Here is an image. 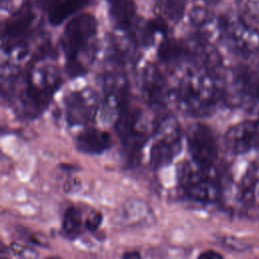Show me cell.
Returning <instances> with one entry per match:
<instances>
[{
  "mask_svg": "<svg viewBox=\"0 0 259 259\" xmlns=\"http://www.w3.org/2000/svg\"><path fill=\"white\" fill-rule=\"evenodd\" d=\"M175 74L171 96L182 112L204 116L214 110L224 95L223 75L197 64L175 69Z\"/></svg>",
  "mask_w": 259,
  "mask_h": 259,
  "instance_id": "1",
  "label": "cell"
},
{
  "mask_svg": "<svg viewBox=\"0 0 259 259\" xmlns=\"http://www.w3.org/2000/svg\"><path fill=\"white\" fill-rule=\"evenodd\" d=\"M62 84L59 69L54 65H37L29 69L15 100L16 109L25 117L39 115L50 104Z\"/></svg>",
  "mask_w": 259,
  "mask_h": 259,
  "instance_id": "2",
  "label": "cell"
},
{
  "mask_svg": "<svg viewBox=\"0 0 259 259\" xmlns=\"http://www.w3.org/2000/svg\"><path fill=\"white\" fill-rule=\"evenodd\" d=\"M96 31L97 21L90 14H81L68 22L61 38V45L66 57V72L70 77H78L87 73L88 66L83 61L82 55L88 49Z\"/></svg>",
  "mask_w": 259,
  "mask_h": 259,
  "instance_id": "3",
  "label": "cell"
},
{
  "mask_svg": "<svg viewBox=\"0 0 259 259\" xmlns=\"http://www.w3.org/2000/svg\"><path fill=\"white\" fill-rule=\"evenodd\" d=\"M177 178L180 188L191 200L209 203L220 197L221 186L214 167L184 161L178 168Z\"/></svg>",
  "mask_w": 259,
  "mask_h": 259,
  "instance_id": "4",
  "label": "cell"
},
{
  "mask_svg": "<svg viewBox=\"0 0 259 259\" xmlns=\"http://www.w3.org/2000/svg\"><path fill=\"white\" fill-rule=\"evenodd\" d=\"M150 148V164L153 169L169 165L181 151V128L178 120L167 115L158 123L153 133Z\"/></svg>",
  "mask_w": 259,
  "mask_h": 259,
  "instance_id": "5",
  "label": "cell"
},
{
  "mask_svg": "<svg viewBox=\"0 0 259 259\" xmlns=\"http://www.w3.org/2000/svg\"><path fill=\"white\" fill-rule=\"evenodd\" d=\"M116 134L124 150L130 154L139 153L150 137V122L139 107L127 104L114 121Z\"/></svg>",
  "mask_w": 259,
  "mask_h": 259,
  "instance_id": "6",
  "label": "cell"
},
{
  "mask_svg": "<svg viewBox=\"0 0 259 259\" xmlns=\"http://www.w3.org/2000/svg\"><path fill=\"white\" fill-rule=\"evenodd\" d=\"M100 107L98 94L89 87L72 91L64 98L65 119L69 125H86L92 122Z\"/></svg>",
  "mask_w": 259,
  "mask_h": 259,
  "instance_id": "7",
  "label": "cell"
},
{
  "mask_svg": "<svg viewBox=\"0 0 259 259\" xmlns=\"http://www.w3.org/2000/svg\"><path fill=\"white\" fill-rule=\"evenodd\" d=\"M128 81L122 72H108L103 78V99L101 114L104 120L117 118L122 109L128 104Z\"/></svg>",
  "mask_w": 259,
  "mask_h": 259,
  "instance_id": "8",
  "label": "cell"
},
{
  "mask_svg": "<svg viewBox=\"0 0 259 259\" xmlns=\"http://www.w3.org/2000/svg\"><path fill=\"white\" fill-rule=\"evenodd\" d=\"M186 143L191 160L203 166L214 167L218 142L208 125L200 122L190 124L186 132Z\"/></svg>",
  "mask_w": 259,
  "mask_h": 259,
  "instance_id": "9",
  "label": "cell"
},
{
  "mask_svg": "<svg viewBox=\"0 0 259 259\" xmlns=\"http://www.w3.org/2000/svg\"><path fill=\"white\" fill-rule=\"evenodd\" d=\"M138 86L144 100L153 108H163L171 97V86L160 69L147 64L138 73Z\"/></svg>",
  "mask_w": 259,
  "mask_h": 259,
  "instance_id": "10",
  "label": "cell"
},
{
  "mask_svg": "<svg viewBox=\"0 0 259 259\" xmlns=\"http://www.w3.org/2000/svg\"><path fill=\"white\" fill-rule=\"evenodd\" d=\"M231 92L227 96H232L239 104L247 106L259 105V75L252 69L239 66L235 68L231 76Z\"/></svg>",
  "mask_w": 259,
  "mask_h": 259,
  "instance_id": "11",
  "label": "cell"
},
{
  "mask_svg": "<svg viewBox=\"0 0 259 259\" xmlns=\"http://www.w3.org/2000/svg\"><path fill=\"white\" fill-rule=\"evenodd\" d=\"M224 142L227 150L235 155L259 150V118L231 126L225 135Z\"/></svg>",
  "mask_w": 259,
  "mask_h": 259,
  "instance_id": "12",
  "label": "cell"
},
{
  "mask_svg": "<svg viewBox=\"0 0 259 259\" xmlns=\"http://www.w3.org/2000/svg\"><path fill=\"white\" fill-rule=\"evenodd\" d=\"M228 38L241 55L249 56L259 51V32L242 21L228 27Z\"/></svg>",
  "mask_w": 259,
  "mask_h": 259,
  "instance_id": "13",
  "label": "cell"
},
{
  "mask_svg": "<svg viewBox=\"0 0 259 259\" xmlns=\"http://www.w3.org/2000/svg\"><path fill=\"white\" fill-rule=\"evenodd\" d=\"M75 145L81 153L88 155L101 154L110 147L111 137L106 131L89 127L76 137Z\"/></svg>",
  "mask_w": 259,
  "mask_h": 259,
  "instance_id": "14",
  "label": "cell"
},
{
  "mask_svg": "<svg viewBox=\"0 0 259 259\" xmlns=\"http://www.w3.org/2000/svg\"><path fill=\"white\" fill-rule=\"evenodd\" d=\"M88 0H60L51 6L49 11V21L53 25H59L69 16L86 6Z\"/></svg>",
  "mask_w": 259,
  "mask_h": 259,
  "instance_id": "15",
  "label": "cell"
},
{
  "mask_svg": "<svg viewBox=\"0 0 259 259\" xmlns=\"http://www.w3.org/2000/svg\"><path fill=\"white\" fill-rule=\"evenodd\" d=\"M134 15L135 6L131 0H110V16L118 28H130Z\"/></svg>",
  "mask_w": 259,
  "mask_h": 259,
  "instance_id": "16",
  "label": "cell"
},
{
  "mask_svg": "<svg viewBox=\"0 0 259 259\" xmlns=\"http://www.w3.org/2000/svg\"><path fill=\"white\" fill-rule=\"evenodd\" d=\"M259 182V164L252 163L246 169L240 183V193L242 201L245 205L249 206L254 202L255 190Z\"/></svg>",
  "mask_w": 259,
  "mask_h": 259,
  "instance_id": "17",
  "label": "cell"
},
{
  "mask_svg": "<svg viewBox=\"0 0 259 259\" xmlns=\"http://www.w3.org/2000/svg\"><path fill=\"white\" fill-rule=\"evenodd\" d=\"M33 13L29 10L23 11L9 19L3 30V36L6 39H15L19 36H21L27 28L30 26L32 20H33Z\"/></svg>",
  "mask_w": 259,
  "mask_h": 259,
  "instance_id": "18",
  "label": "cell"
},
{
  "mask_svg": "<svg viewBox=\"0 0 259 259\" xmlns=\"http://www.w3.org/2000/svg\"><path fill=\"white\" fill-rule=\"evenodd\" d=\"M82 217L83 213L81 208L76 205H71L65 210L62 223V230L67 237L74 239L81 234L83 228L82 225L84 224Z\"/></svg>",
  "mask_w": 259,
  "mask_h": 259,
  "instance_id": "19",
  "label": "cell"
},
{
  "mask_svg": "<svg viewBox=\"0 0 259 259\" xmlns=\"http://www.w3.org/2000/svg\"><path fill=\"white\" fill-rule=\"evenodd\" d=\"M186 49L175 39H166L158 49L159 59L166 64H179L186 57Z\"/></svg>",
  "mask_w": 259,
  "mask_h": 259,
  "instance_id": "20",
  "label": "cell"
},
{
  "mask_svg": "<svg viewBox=\"0 0 259 259\" xmlns=\"http://www.w3.org/2000/svg\"><path fill=\"white\" fill-rule=\"evenodd\" d=\"M102 222V214L97 210L91 211L84 221V228L89 232H95Z\"/></svg>",
  "mask_w": 259,
  "mask_h": 259,
  "instance_id": "21",
  "label": "cell"
},
{
  "mask_svg": "<svg viewBox=\"0 0 259 259\" xmlns=\"http://www.w3.org/2000/svg\"><path fill=\"white\" fill-rule=\"evenodd\" d=\"M10 252L17 257H35L34 250L20 244H12L10 246Z\"/></svg>",
  "mask_w": 259,
  "mask_h": 259,
  "instance_id": "22",
  "label": "cell"
},
{
  "mask_svg": "<svg viewBox=\"0 0 259 259\" xmlns=\"http://www.w3.org/2000/svg\"><path fill=\"white\" fill-rule=\"evenodd\" d=\"M199 258H202V259H220L222 258L223 256L218 253L217 251H213V250H208V251H205L203 253H201L199 256Z\"/></svg>",
  "mask_w": 259,
  "mask_h": 259,
  "instance_id": "23",
  "label": "cell"
},
{
  "mask_svg": "<svg viewBox=\"0 0 259 259\" xmlns=\"http://www.w3.org/2000/svg\"><path fill=\"white\" fill-rule=\"evenodd\" d=\"M122 257H124V258H139V257H141V255L137 251H131V252L124 253Z\"/></svg>",
  "mask_w": 259,
  "mask_h": 259,
  "instance_id": "24",
  "label": "cell"
}]
</instances>
